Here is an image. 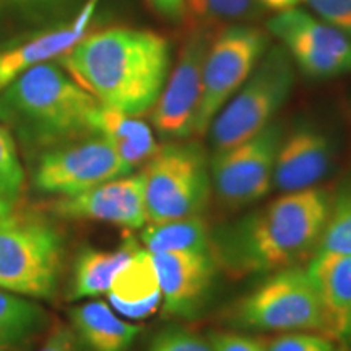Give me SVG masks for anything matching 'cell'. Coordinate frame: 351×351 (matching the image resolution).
<instances>
[{
	"instance_id": "cell-11",
	"label": "cell",
	"mask_w": 351,
	"mask_h": 351,
	"mask_svg": "<svg viewBox=\"0 0 351 351\" xmlns=\"http://www.w3.org/2000/svg\"><path fill=\"white\" fill-rule=\"evenodd\" d=\"M213 29L195 28L189 33L174 69L152 109V124L163 140L178 142L194 135L202 93V72Z\"/></svg>"
},
{
	"instance_id": "cell-19",
	"label": "cell",
	"mask_w": 351,
	"mask_h": 351,
	"mask_svg": "<svg viewBox=\"0 0 351 351\" xmlns=\"http://www.w3.org/2000/svg\"><path fill=\"white\" fill-rule=\"evenodd\" d=\"M73 332L90 351H129L142 327L127 322L103 301H90L70 311Z\"/></svg>"
},
{
	"instance_id": "cell-8",
	"label": "cell",
	"mask_w": 351,
	"mask_h": 351,
	"mask_svg": "<svg viewBox=\"0 0 351 351\" xmlns=\"http://www.w3.org/2000/svg\"><path fill=\"white\" fill-rule=\"evenodd\" d=\"M269 46V34L251 25H230L215 33L202 72L194 135H207L215 116L247 80Z\"/></svg>"
},
{
	"instance_id": "cell-15",
	"label": "cell",
	"mask_w": 351,
	"mask_h": 351,
	"mask_svg": "<svg viewBox=\"0 0 351 351\" xmlns=\"http://www.w3.org/2000/svg\"><path fill=\"white\" fill-rule=\"evenodd\" d=\"M335 145L330 135L313 122H301L280 143L274 187L282 194L317 187L332 169Z\"/></svg>"
},
{
	"instance_id": "cell-26",
	"label": "cell",
	"mask_w": 351,
	"mask_h": 351,
	"mask_svg": "<svg viewBox=\"0 0 351 351\" xmlns=\"http://www.w3.org/2000/svg\"><path fill=\"white\" fill-rule=\"evenodd\" d=\"M25 187V169L21 166L15 140L7 125L0 122V197L13 205Z\"/></svg>"
},
{
	"instance_id": "cell-12",
	"label": "cell",
	"mask_w": 351,
	"mask_h": 351,
	"mask_svg": "<svg viewBox=\"0 0 351 351\" xmlns=\"http://www.w3.org/2000/svg\"><path fill=\"white\" fill-rule=\"evenodd\" d=\"M130 173L112 145L98 135L44 153L33 181L41 192L65 197Z\"/></svg>"
},
{
	"instance_id": "cell-32",
	"label": "cell",
	"mask_w": 351,
	"mask_h": 351,
	"mask_svg": "<svg viewBox=\"0 0 351 351\" xmlns=\"http://www.w3.org/2000/svg\"><path fill=\"white\" fill-rule=\"evenodd\" d=\"M150 3L168 19H181L184 0H150Z\"/></svg>"
},
{
	"instance_id": "cell-22",
	"label": "cell",
	"mask_w": 351,
	"mask_h": 351,
	"mask_svg": "<svg viewBox=\"0 0 351 351\" xmlns=\"http://www.w3.org/2000/svg\"><path fill=\"white\" fill-rule=\"evenodd\" d=\"M140 241L152 254L160 252H212V230L202 215L169 219L142 228Z\"/></svg>"
},
{
	"instance_id": "cell-3",
	"label": "cell",
	"mask_w": 351,
	"mask_h": 351,
	"mask_svg": "<svg viewBox=\"0 0 351 351\" xmlns=\"http://www.w3.org/2000/svg\"><path fill=\"white\" fill-rule=\"evenodd\" d=\"M101 104L59 65L43 62L0 91V122L32 145H56L93 132Z\"/></svg>"
},
{
	"instance_id": "cell-27",
	"label": "cell",
	"mask_w": 351,
	"mask_h": 351,
	"mask_svg": "<svg viewBox=\"0 0 351 351\" xmlns=\"http://www.w3.org/2000/svg\"><path fill=\"white\" fill-rule=\"evenodd\" d=\"M265 351H337L335 340L317 332H283L262 340Z\"/></svg>"
},
{
	"instance_id": "cell-29",
	"label": "cell",
	"mask_w": 351,
	"mask_h": 351,
	"mask_svg": "<svg viewBox=\"0 0 351 351\" xmlns=\"http://www.w3.org/2000/svg\"><path fill=\"white\" fill-rule=\"evenodd\" d=\"M319 19L326 20L351 39V0H304Z\"/></svg>"
},
{
	"instance_id": "cell-34",
	"label": "cell",
	"mask_w": 351,
	"mask_h": 351,
	"mask_svg": "<svg viewBox=\"0 0 351 351\" xmlns=\"http://www.w3.org/2000/svg\"><path fill=\"white\" fill-rule=\"evenodd\" d=\"M10 210H12L10 205H8L7 202L3 200L2 197H0V217H2V215H7L8 212H10Z\"/></svg>"
},
{
	"instance_id": "cell-23",
	"label": "cell",
	"mask_w": 351,
	"mask_h": 351,
	"mask_svg": "<svg viewBox=\"0 0 351 351\" xmlns=\"http://www.w3.org/2000/svg\"><path fill=\"white\" fill-rule=\"evenodd\" d=\"M46 326V313L36 302L0 288V351H20Z\"/></svg>"
},
{
	"instance_id": "cell-6",
	"label": "cell",
	"mask_w": 351,
	"mask_h": 351,
	"mask_svg": "<svg viewBox=\"0 0 351 351\" xmlns=\"http://www.w3.org/2000/svg\"><path fill=\"white\" fill-rule=\"evenodd\" d=\"M232 326L261 332H317L326 335L320 296L307 267L276 270L232 306Z\"/></svg>"
},
{
	"instance_id": "cell-30",
	"label": "cell",
	"mask_w": 351,
	"mask_h": 351,
	"mask_svg": "<svg viewBox=\"0 0 351 351\" xmlns=\"http://www.w3.org/2000/svg\"><path fill=\"white\" fill-rule=\"evenodd\" d=\"M213 351H265L261 339H252L238 332L213 330L207 337Z\"/></svg>"
},
{
	"instance_id": "cell-21",
	"label": "cell",
	"mask_w": 351,
	"mask_h": 351,
	"mask_svg": "<svg viewBox=\"0 0 351 351\" xmlns=\"http://www.w3.org/2000/svg\"><path fill=\"white\" fill-rule=\"evenodd\" d=\"M138 247L140 245L134 239H129L116 251L83 249L73 265L70 298L85 300V298H96L108 293L112 280Z\"/></svg>"
},
{
	"instance_id": "cell-24",
	"label": "cell",
	"mask_w": 351,
	"mask_h": 351,
	"mask_svg": "<svg viewBox=\"0 0 351 351\" xmlns=\"http://www.w3.org/2000/svg\"><path fill=\"white\" fill-rule=\"evenodd\" d=\"M263 10L261 0H184L181 19L192 29H213L256 20Z\"/></svg>"
},
{
	"instance_id": "cell-16",
	"label": "cell",
	"mask_w": 351,
	"mask_h": 351,
	"mask_svg": "<svg viewBox=\"0 0 351 351\" xmlns=\"http://www.w3.org/2000/svg\"><path fill=\"white\" fill-rule=\"evenodd\" d=\"M307 271L317 287L328 339H351V256H315Z\"/></svg>"
},
{
	"instance_id": "cell-7",
	"label": "cell",
	"mask_w": 351,
	"mask_h": 351,
	"mask_svg": "<svg viewBox=\"0 0 351 351\" xmlns=\"http://www.w3.org/2000/svg\"><path fill=\"white\" fill-rule=\"evenodd\" d=\"M62 238L54 228L23 215L0 217V288L21 296H54L62 267Z\"/></svg>"
},
{
	"instance_id": "cell-33",
	"label": "cell",
	"mask_w": 351,
	"mask_h": 351,
	"mask_svg": "<svg viewBox=\"0 0 351 351\" xmlns=\"http://www.w3.org/2000/svg\"><path fill=\"white\" fill-rule=\"evenodd\" d=\"M262 5L269 10H275V12H283L288 10V8L296 7L301 0H261Z\"/></svg>"
},
{
	"instance_id": "cell-13",
	"label": "cell",
	"mask_w": 351,
	"mask_h": 351,
	"mask_svg": "<svg viewBox=\"0 0 351 351\" xmlns=\"http://www.w3.org/2000/svg\"><path fill=\"white\" fill-rule=\"evenodd\" d=\"M51 210L62 218L96 219L127 230H140L147 225L143 173L127 174L80 194L59 197L51 204Z\"/></svg>"
},
{
	"instance_id": "cell-4",
	"label": "cell",
	"mask_w": 351,
	"mask_h": 351,
	"mask_svg": "<svg viewBox=\"0 0 351 351\" xmlns=\"http://www.w3.org/2000/svg\"><path fill=\"white\" fill-rule=\"evenodd\" d=\"M296 80V67L282 44L269 46L256 69L230 101L219 109L207 135L213 152L254 137L285 106Z\"/></svg>"
},
{
	"instance_id": "cell-31",
	"label": "cell",
	"mask_w": 351,
	"mask_h": 351,
	"mask_svg": "<svg viewBox=\"0 0 351 351\" xmlns=\"http://www.w3.org/2000/svg\"><path fill=\"white\" fill-rule=\"evenodd\" d=\"M77 335L73 328L57 326L39 351H75Z\"/></svg>"
},
{
	"instance_id": "cell-25",
	"label": "cell",
	"mask_w": 351,
	"mask_h": 351,
	"mask_svg": "<svg viewBox=\"0 0 351 351\" xmlns=\"http://www.w3.org/2000/svg\"><path fill=\"white\" fill-rule=\"evenodd\" d=\"M315 256H351V174L332 192L330 208Z\"/></svg>"
},
{
	"instance_id": "cell-20",
	"label": "cell",
	"mask_w": 351,
	"mask_h": 351,
	"mask_svg": "<svg viewBox=\"0 0 351 351\" xmlns=\"http://www.w3.org/2000/svg\"><path fill=\"white\" fill-rule=\"evenodd\" d=\"M93 134L106 138L132 171L147 163L160 148L150 125L106 106H99L95 114Z\"/></svg>"
},
{
	"instance_id": "cell-18",
	"label": "cell",
	"mask_w": 351,
	"mask_h": 351,
	"mask_svg": "<svg viewBox=\"0 0 351 351\" xmlns=\"http://www.w3.org/2000/svg\"><path fill=\"white\" fill-rule=\"evenodd\" d=\"M95 0L90 2L73 25L56 32L44 33L32 41L20 44L12 49L0 52V91L13 80H16L26 70L34 65L49 62L54 57L64 56L85 36V26L93 12Z\"/></svg>"
},
{
	"instance_id": "cell-1",
	"label": "cell",
	"mask_w": 351,
	"mask_h": 351,
	"mask_svg": "<svg viewBox=\"0 0 351 351\" xmlns=\"http://www.w3.org/2000/svg\"><path fill=\"white\" fill-rule=\"evenodd\" d=\"M332 192H288L212 231V256L232 276L269 274L313 257L326 226Z\"/></svg>"
},
{
	"instance_id": "cell-35",
	"label": "cell",
	"mask_w": 351,
	"mask_h": 351,
	"mask_svg": "<svg viewBox=\"0 0 351 351\" xmlns=\"http://www.w3.org/2000/svg\"><path fill=\"white\" fill-rule=\"evenodd\" d=\"M0 2H10V3H38V2H49V0H0Z\"/></svg>"
},
{
	"instance_id": "cell-28",
	"label": "cell",
	"mask_w": 351,
	"mask_h": 351,
	"mask_svg": "<svg viewBox=\"0 0 351 351\" xmlns=\"http://www.w3.org/2000/svg\"><path fill=\"white\" fill-rule=\"evenodd\" d=\"M150 351H213V348L207 339L186 328L174 327L158 333Z\"/></svg>"
},
{
	"instance_id": "cell-2",
	"label": "cell",
	"mask_w": 351,
	"mask_h": 351,
	"mask_svg": "<svg viewBox=\"0 0 351 351\" xmlns=\"http://www.w3.org/2000/svg\"><path fill=\"white\" fill-rule=\"evenodd\" d=\"M60 62L101 106L138 117L152 111L163 90L171 46L148 29L108 28L85 34Z\"/></svg>"
},
{
	"instance_id": "cell-5",
	"label": "cell",
	"mask_w": 351,
	"mask_h": 351,
	"mask_svg": "<svg viewBox=\"0 0 351 351\" xmlns=\"http://www.w3.org/2000/svg\"><path fill=\"white\" fill-rule=\"evenodd\" d=\"M147 223L204 213L212 194L210 161L197 142H169L158 148L143 171Z\"/></svg>"
},
{
	"instance_id": "cell-36",
	"label": "cell",
	"mask_w": 351,
	"mask_h": 351,
	"mask_svg": "<svg viewBox=\"0 0 351 351\" xmlns=\"http://www.w3.org/2000/svg\"><path fill=\"white\" fill-rule=\"evenodd\" d=\"M337 351H348V350H345V348H340V346H339V348H337Z\"/></svg>"
},
{
	"instance_id": "cell-17",
	"label": "cell",
	"mask_w": 351,
	"mask_h": 351,
	"mask_svg": "<svg viewBox=\"0 0 351 351\" xmlns=\"http://www.w3.org/2000/svg\"><path fill=\"white\" fill-rule=\"evenodd\" d=\"M114 311L129 319H145L161 307V289L152 252L138 247L112 280L108 291Z\"/></svg>"
},
{
	"instance_id": "cell-9",
	"label": "cell",
	"mask_w": 351,
	"mask_h": 351,
	"mask_svg": "<svg viewBox=\"0 0 351 351\" xmlns=\"http://www.w3.org/2000/svg\"><path fill=\"white\" fill-rule=\"evenodd\" d=\"M283 137V124L274 121L254 137L226 150L213 152L210 178L213 192L223 205L247 207L269 194Z\"/></svg>"
},
{
	"instance_id": "cell-14",
	"label": "cell",
	"mask_w": 351,
	"mask_h": 351,
	"mask_svg": "<svg viewBox=\"0 0 351 351\" xmlns=\"http://www.w3.org/2000/svg\"><path fill=\"white\" fill-rule=\"evenodd\" d=\"M152 256L161 289V313L166 317H194L218 269L212 252L182 251Z\"/></svg>"
},
{
	"instance_id": "cell-10",
	"label": "cell",
	"mask_w": 351,
	"mask_h": 351,
	"mask_svg": "<svg viewBox=\"0 0 351 351\" xmlns=\"http://www.w3.org/2000/svg\"><path fill=\"white\" fill-rule=\"evenodd\" d=\"M267 32L306 77L328 80L351 72V39L315 13L296 7L276 12L267 21Z\"/></svg>"
}]
</instances>
